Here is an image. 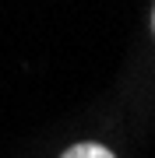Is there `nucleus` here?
<instances>
[{"label":"nucleus","instance_id":"nucleus-1","mask_svg":"<svg viewBox=\"0 0 155 158\" xmlns=\"http://www.w3.org/2000/svg\"><path fill=\"white\" fill-rule=\"evenodd\" d=\"M60 158H116L109 148H102V144H74V148H67Z\"/></svg>","mask_w":155,"mask_h":158},{"label":"nucleus","instance_id":"nucleus-2","mask_svg":"<svg viewBox=\"0 0 155 158\" xmlns=\"http://www.w3.org/2000/svg\"><path fill=\"white\" fill-rule=\"evenodd\" d=\"M152 32H155V7H152Z\"/></svg>","mask_w":155,"mask_h":158}]
</instances>
